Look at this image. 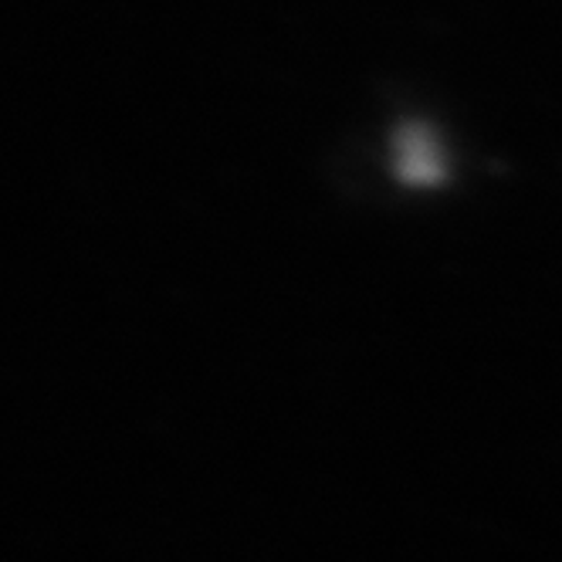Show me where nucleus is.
I'll return each mask as SVG.
<instances>
[{"label": "nucleus", "mask_w": 562, "mask_h": 562, "mask_svg": "<svg viewBox=\"0 0 562 562\" xmlns=\"http://www.w3.org/2000/svg\"><path fill=\"white\" fill-rule=\"evenodd\" d=\"M390 170L407 187H437L448 173L445 149L424 123H407L390 143Z\"/></svg>", "instance_id": "obj_1"}]
</instances>
